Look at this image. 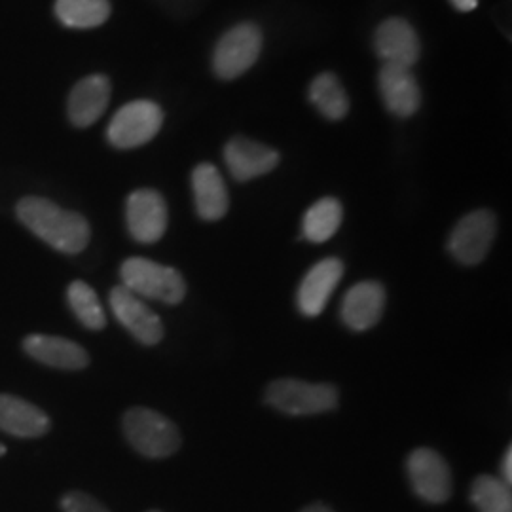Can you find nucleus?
Segmentation results:
<instances>
[{"label":"nucleus","instance_id":"12","mask_svg":"<svg viewBox=\"0 0 512 512\" xmlns=\"http://www.w3.org/2000/svg\"><path fill=\"white\" fill-rule=\"evenodd\" d=\"M344 275V264L338 258H325L317 262L308 274L304 275L298 293H296V304L298 310L306 317H317L321 315L329 298L338 287L340 279Z\"/></svg>","mask_w":512,"mask_h":512},{"label":"nucleus","instance_id":"1","mask_svg":"<svg viewBox=\"0 0 512 512\" xmlns=\"http://www.w3.org/2000/svg\"><path fill=\"white\" fill-rule=\"evenodd\" d=\"M16 215L27 230L65 255L82 253L92 238L88 220L46 198H23L16 207Z\"/></svg>","mask_w":512,"mask_h":512},{"label":"nucleus","instance_id":"13","mask_svg":"<svg viewBox=\"0 0 512 512\" xmlns=\"http://www.w3.org/2000/svg\"><path fill=\"white\" fill-rule=\"evenodd\" d=\"M224 162L236 181L247 183L274 171L279 152L247 137H234L224 147Z\"/></svg>","mask_w":512,"mask_h":512},{"label":"nucleus","instance_id":"21","mask_svg":"<svg viewBox=\"0 0 512 512\" xmlns=\"http://www.w3.org/2000/svg\"><path fill=\"white\" fill-rule=\"evenodd\" d=\"M311 105L327 120L338 122L349 112V97L340 80L332 73L317 74L310 84Z\"/></svg>","mask_w":512,"mask_h":512},{"label":"nucleus","instance_id":"10","mask_svg":"<svg viewBox=\"0 0 512 512\" xmlns=\"http://www.w3.org/2000/svg\"><path fill=\"white\" fill-rule=\"evenodd\" d=\"M167 203L164 196L152 188L135 190L126 203L129 236L137 243L152 245L164 238L167 230Z\"/></svg>","mask_w":512,"mask_h":512},{"label":"nucleus","instance_id":"4","mask_svg":"<svg viewBox=\"0 0 512 512\" xmlns=\"http://www.w3.org/2000/svg\"><path fill=\"white\" fill-rule=\"evenodd\" d=\"M264 401L287 416H317L338 406V389L330 384L283 378L266 387Z\"/></svg>","mask_w":512,"mask_h":512},{"label":"nucleus","instance_id":"3","mask_svg":"<svg viewBox=\"0 0 512 512\" xmlns=\"http://www.w3.org/2000/svg\"><path fill=\"white\" fill-rule=\"evenodd\" d=\"M129 444L145 458L164 459L181 448L177 425L150 408H131L124 416Z\"/></svg>","mask_w":512,"mask_h":512},{"label":"nucleus","instance_id":"7","mask_svg":"<svg viewBox=\"0 0 512 512\" xmlns=\"http://www.w3.org/2000/svg\"><path fill=\"white\" fill-rule=\"evenodd\" d=\"M406 473L414 494L425 503L440 505L452 497V473L439 452L431 448L414 450L406 459Z\"/></svg>","mask_w":512,"mask_h":512},{"label":"nucleus","instance_id":"28","mask_svg":"<svg viewBox=\"0 0 512 512\" xmlns=\"http://www.w3.org/2000/svg\"><path fill=\"white\" fill-rule=\"evenodd\" d=\"M300 512H334L330 507H327V505H323V503H313V505H310V507H306L304 511Z\"/></svg>","mask_w":512,"mask_h":512},{"label":"nucleus","instance_id":"6","mask_svg":"<svg viewBox=\"0 0 512 512\" xmlns=\"http://www.w3.org/2000/svg\"><path fill=\"white\" fill-rule=\"evenodd\" d=\"M262 52V33L255 23H239L226 31L213 52V71L222 80L247 73Z\"/></svg>","mask_w":512,"mask_h":512},{"label":"nucleus","instance_id":"9","mask_svg":"<svg viewBox=\"0 0 512 512\" xmlns=\"http://www.w3.org/2000/svg\"><path fill=\"white\" fill-rule=\"evenodd\" d=\"M109 302L118 323L128 329L137 342L143 346H156L162 342L164 325L160 317L137 294L120 285L110 291Z\"/></svg>","mask_w":512,"mask_h":512},{"label":"nucleus","instance_id":"22","mask_svg":"<svg viewBox=\"0 0 512 512\" xmlns=\"http://www.w3.org/2000/svg\"><path fill=\"white\" fill-rule=\"evenodd\" d=\"M55 18L69 29H95L110 18L109 0H55Z\"/></svg>","mask_w":512,"mask_h":512},{"label":"nucleus","instance_id":"8","mask_svg":"<svg viewBox=\"0 0 512 512\" xmlns=\"http://www.w3.org/2000/svg\"><path fill=\"white\" fill-rule=\"evenodd\" d=\"M497 220L492 211L478 209L459 220L448 238V251L463 266L480 264L492 249Z\"/></svg>","mask_w":512,"mask_h":512},{"label":"nucleus","instance_id":"26","mask_svg":"<svg viewBox=\"0 0 512 512\" xmlns=\"http://www.w3.org/2000/svg\"><path fill=\"white\" fill-rule=\"evenodd\" d=\"M501 480L503 482H507L509 486H511L512 482V448L509 446L507 448V452H505V456H503V461H501Z\"/></svg>","mask_w":512,"mask_h":512},{"label":"nucleus","instance_id":"11","mask_svg":"<svg viewBox=\"0 0 512 512\" xmlns=\"http://www.w3.org/2000/svg\"><path fill=\"white\" fill-rule=\"evenodd\" d=\"M374 50L384 65L410 69L420 59V38L406 19H385L374 33Z\"/></svg>","mask_w":512,"mask_h":512},{"label":"nucleus","instance_id":"24","mask_svg":"<svg viewBox=\"0 0 512 512\" xmlns=\"http://www.w3.org/2000/svg\"><path fill=\"white\" fill-rule=\"evenodd\" d=\"M67 300L76 319L90 330L105 329L107 315L99 302V296L84 281H73L67 289Z\"/></svg>","mask_w":512,"mask_h":512},{"label":"nucleus","instance_id":"29","mask_svg":"<svg viewBox=\"0 0 512 512\" xmlns=\"http://www.w3.org/2000/svg\"><path fill=\"white\" fill-rule=\"evenodd\" d=\"M6 454V446L4 444H0V458Z\"/></svg>","mask_w":512,"mask_h":512},{"label":"nucleus","instance_id":"2","mask_svg":"<svg viewBox=\"0 0 512 512\" xmlns=\"http://www.w3.org/2000/svg\"><path fill=\"white\" fill-rule=\"evenodd\" d=\"M122 285L139 298H150L164 304H181L186 296L183 275L175 268L158 264L143 256H131L120 266Z\"/></svg>","mask_w":512,"mask_h":512},{"label":"nucleus","instance_id":"30","mask_svg":"<svg viewBox=\"0 0 512 512\" xmlns=\"http://www.w3.org/2000/svg\"><path fill=\"white\" fill-rule=\"evenodd\" d=\"M150 512H160V511H150Z\"/></svg>","mask_w":512,"mask_h":512},{"label":"nucleus","instance_id":"27","mask_svg":"<svg viewBox=\"0 0 512 512\" xmlns=\"http://www.w3.org/2000/svg\"><path fill=\"white\" fill-rule=\"evenodd\" d=\"M454 4V8L459 12H473L478 6V0H450Z\"/></svg>","mask_w":512,"mask_h":512},{"label":"nucleus","instance_id":"15","mask_svg":"<svg viewBox=\"0 0 512 512\" xmlns=\"http://www.w3.org/2000/svg\"><path fill=\"white\" fill-rule=\"evenodd\" d=\"M110 82L103 74L82 78L69 95V120L76 128H90L109 107Z\"/></svg>","mask_w":512,"mask_h":512},{"label":"nucleus","instance_id":"17","mask_svg":"<svg viewBox=\"0 0 512 512\" xmlns=\"http://www.w3.org/2000/svg\"><path fill=\"white\" fill-rule=\"evenodd\" d=\"M380 95L385 109L399 118L414 116L421 105V92L410 69L384 65L378 76Z\"/></svg>","mask_w":512,"mask_h":512},{"label":"nucleus","instance_id":"5","mask_svg":"<svg viewBox=\"0 0 512 512\" xmlns=\"http://www.w3.org/2000/svg\"><path fill=\"white\" fill-rule=\"evenodd\" d=\"M164 124V110L152 101H131L118 110L107 128L110 145L118 150L143 147Z\"/></svg>","mask_w":512,"mask_h":512},{"label":"nucleus","instance_id":"16","mask_svg":"<svg viewBox=\"0 0 512 512\" xmlns=\"http://www.w3.org/2000/svg\"><path fill=\"white\" fill-rule=\"evenodd\" d=\"M23 351L38 363L61 370H82L90 365L88 351L61 336L31 334L23 340Z\"/></svg>","mask_w":512,"mask_h":512},{"label":"nucleus","instance_id":"19","mask_svg":"<svg viewBox=\"0 0 512 512\" xmlns=\"http://www.w3.org/2000/svg\"><path fill=\"white\" fill-rule=\"evenodd\" d=\"M0 431L19 439H38L50 431V418L35 404L0 395Z\"/></svg>","mask_w":512,"mask_h":512},{"label":"nucleus","instance_id":"25","mask_svg":"<svg viewBox=\"0 0 512 512\" xmlns=\"http://www.w3.org/2000/svg\"><path fill=\"white\" fill-rule=\"evenodd\" d=\"M61 509L63 512H109L95 497L78 490L63 495Z\"/></svg>","mask_w":512,"mask_h":512},{"label":"nucleus","instance_id":"18","mask_svg":"<svg viewBox=\"0 0 512 512\" xmlns=\"http://www.w3.org/2000/svg\"><path fill=\"white\" fill-rule=\"evenodd\" d=\"M192 192L198 217L209 222L220 220L230 207L228 190L219 169L213 164H200L192 171Z\"/></svg>","mask_w":512,"mask_h":512},{"label":"nucleus","instance_id":"14","mask_svg":"<svg viewBox=\"0 0 512 512\" xmlns=\"http://www.w3.org/2000/svg\"><path fill=\"white\" fill-rule=\"evenodd\" d=\"M384 310V285L378 281H361L344 296L340 317L348 329L365 332L378 325Z\"/></svg>","mask_w":512,"mask_h":512},{"label":"nucleus","instance_id":"23","mask_svg":"<svg viewBox=\"0 0 512 512\" xmlns=\"http://www.w3.org/2000/svg\"><path fill=\"white\" fill-rule=\"evenodd\" d=\"M471 503L478 512H512L511 486L492 475L476 476Z\"/></svg>","mask_w":512,"mask_h":512},{"label":"nucleus","instance_id":"20","mask_svg":"<svg viewBox=\"0 0 512 512\" xmlns=\"http://www.w3.org/2000/svg\"><path fill=\"white\" fill-rule=\"evenodd\" d=\"M342 219V203L336 198H321L306 211L302 220V236L310 243H325L340 230Z\"/></svg>","mask_w":512,"mask_h":512}]
</instances>
